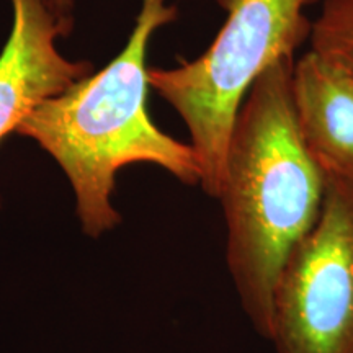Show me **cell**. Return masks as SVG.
I'll list each match as a JSON object with an SVG mask.
<instances>
[{
    "label": "cell",
    "instance_id": "6da1fadb",
    "mask_svg": "<svg viewBox=\"0 0 353 353\" xmlns=\"http://www.w3.org/2000/svg\"><path fill=\"white\" fill-rule=\"evenodd\" d=\"M293 59L265 69L242 100L218 200L226 259L242 309L265 341L285 263L321 214L325 175L299 132L291 95Z\"/></svg>",
    "mask_w": 353,
    "mask_h": 353
},
{
    "label": "cell",
    "instance_id": "7a4b0ae2",
    "mask_svg": "<svg viewBox=\"0 0 353 353\" xmlns=\"http://www.w3.org/2000/svg\"><path fill=\"white\" fill-rule=\"evenodd\" d=\"M176 19L165 0H141L134 30L107 68L44 100L17 132L37 141L68 175L87 236L120 223L113 208L114 176L131 164L159 165L185 185H200L196 154L154 125L148 113L145 54L151 37Z\"/></svg>",
    "mask_w": 353,
    "mask_h": 353
},
{
    "label": "cell",
    "instance_id": "3957f363",
    "mask_svg": "<svg viewBox=\"0 0 353 353\" xmlns=\"http://www.w3.org/2000/svg\"><path fill=\"white\" fill-rule=\"evenodd\" d=\"M322 0H218L228 13L214 41L195 61L148 69L149 85L169 101L188 128L200 165V185L218 198L229 139L242 100L281 57L311 37L306 8Z\"/></svg>",
    "mask_w": 353,
    "mask_h": 353
},
{
    "label": "cell",
    "instance_id": "277c9868",
    "mask_svg": "<svg viewBox=\"0 0 353 353\" xmlns=\"http://www.w3.org/2000/svg\"><path fill=\"white\" fill-rule=\"evenodd\" d=\"M273 353H353V183L325 176L321 214L273 294Z\"/></svg>",
    "mask_w": 353,
    "mask_h": 353
},
{
    "label": "cell",
    "instance_id": "5b68a950",
    "mask_svg": "<svg viewBox=\"0 0 353 353\" xmlns=\"http://www.w3.org/2000/svg\"><path fill=\"white\" fill-rule=\"evenodd\" d=\"M13 25L0 54V141L44 100L92 74L87 61H69L57 51L65 34L46 0H12Z\"/></svg>",
    "mask_w": 353,
    "mask_h": 353
},
{
    "label": "cell",
    "instance_id": "8992f818",
    "mask_svg": "<svg viewBox=\"0 0 353 353\" xmlns=\"http://www.w3.org/2000/svg\"><path fill=\"white\" fill-rule=\"evenodd\" d=\"M293 108L301 138L325 176L353 183V74L309 50L293 65Z\"/></svg>",
    "mask_w": 353,
    "mask_h": 353
},
{
    "label": "cell",
    "instance_id": "52a82bcc",
    "mask_svg": "<svg viewBox=\"0 0 353 353\" xmlns=\"http://www.w3.org/2000/svg\"><path fill=\"white\" fill-rule=\"evenodd\" d=\"M309 41L312 51L353 74V0H322Z\"/></svg>",
    "mask_w": 353,
    "mask_h": 353
},
{
    "label": "cell",
    "instance_id": "ba28073f",
    "mask_svg": "<svg viewBox=\"0 0 353 353\" xmlns=\"http://www.w3.org/2000/svg\"><path fill=\"white\" fill-rule=\"evenodd\" d=\"M46 3L56 15V19L61 23V26L65 30V33H68L70 26H72L70 13H72L74 8V0H46Z\"/></svg>",
    "mask_w": 353,
    "mask_h": 353
}]
</instances>
